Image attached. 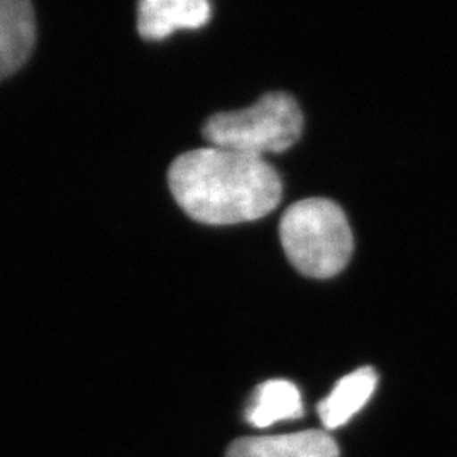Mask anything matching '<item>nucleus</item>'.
I'll return each mask as SVG.
<instances>
[{
	"instance_id": "7",
	"label": "nucleus",
	"mask_w": 457,
	"mask_h": 457,
	"mask_svg": "<svg viewBox=\"0 0 457 457\" xmlns=\"http://www.w3.org/2000/svg\"><path fill=\"white\" fill-rule=\"evenodd\" d=\"M376 386L378 375L371 366L360 368L341 378L334 390L317 407L324 427L334 430L347 424L368 403Z\"/></svg>"
},
{
	"instance_id": "4",
	"label": "nucleus",
	"mask_w": 457,
	"mask_h": 457,
	"mask_svg": "<svg viewBox=\"0 0 457 457\" xmlns=\"http://www.w3.org/2000/svg\"><path fill=\"white\" fill-rule=\"evenodd\" d=\"M205 0H143L137 5V31L145 39H164L179 29H198L211 19Z\"/></svg>"
},
{
	"instance_id": "2",
	"label": "nucleus",
	"mask_w": 457,
	"mask_h": 457,
	"mask_svg": "<svg viewBox=\"0 0 457 457\" xmlns=\"http://www.w3.org/2000/svg\"><path fill=\"white\" fill-rule=\"evenodd\" d=\"M279 239L295 268L317 279L341 273L354 247L345 213L327 198H305L288 207L279 222Z\"/></svg>"
},
{
	"instance_id": "6",
	"label": "nucleus",
	"mask_w": 457,
	"mask_h": 457,
	"mask_svg": "<svg viewBox=\"0 0 457 457\" xmlns=\"http://www.w3.org/2000/svg\"><path fill=\"white\" fill-rule=\"evenodd\" d=\"M228 457H339L336 441L322 430L245 437L232 442Z\"/></svg>"
},
{
	"instance_id": "1",
	"label": "nucleus",
	"mask_w": 457,
	"mask_h": 457,
	"mask_svg": "<svg viewBox=\"0 0 457 457\" xmlns=\"http://www.w3.org/2000/svg\"><path fill=\"white\" fill-rule=\"evenodd\" d=\"M170 190L185 213L207 226H232L273 212L283 195L277 170L264 158L209 146L179 156Z\"/></svg>"
},
{
	"instance_id": "8",
	"label": "nucleus",
	"mask_w": 457,
	"mask_h": 457,
	"mask_svg": "<svg viewBox=\"0 0 457 457\" xmlns=\"http://www.w3.org/2000/svg\"><path fill=\"white\" fill-rule=\"evenodd\" d=\"M302 415V395L288 379H271L260 385L245 411L249 424L258 428H266L279 420L300 419Z\"/></svg>"
},
{
	"instance_id": "5",
	"label": "nucleus",
	"mask_w": 457,
	"mask_h": 457,
	"mask_svg": "<svg viewBox=\"0 0 457 457\" xmlns=\"http://www.w3.org/2000/svg\"><path fill=\"white\" fill-rule=\"evenodd\" d=\"M36 17L28 0H0V80L16 73L31 56Z\"/></svg>"
},
{
	"instance_id": "3",
	"label": "nucleus",
	"mask_w": 457,
	"mask_h": 457,
	"mask_svg": "<svg viewBox=\"0 0 457 457\" xmlns=\"http://www.w3.org/2000/svg\"><path fill=\"white\" fill-rule=\"evenodd\" d=\"M303 131V114L290 94L271 92L237 112H220L205 122L211 146L264 158L294 146Z\"/></svg>"
}]
</instances>
